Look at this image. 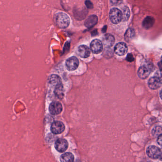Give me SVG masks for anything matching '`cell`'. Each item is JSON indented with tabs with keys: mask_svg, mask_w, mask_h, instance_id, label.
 Masks as SVG:
<instances>
[{
	"mask_svg": "<svg viewBox=\"0 0 162 162\" xmlns=\"http://www.w3.org/2000/svg\"><path fill=\"white\" fill-rule=\"evenodd\" d=\"M152 133L154 136H159L160 135L162 134V128L159 126H157L154 128L152 131Z\"/></svg>",
	"mask_w": 162,
	"mask_h": 162,
	"instance_id": "cell-22",
	"label": "cell"
},
{
	"mask_svg": "<svg viewBox=\"0 0 162 162\" xmlns=\"http://www.w3.org/2000/svg\"><path fill=\"white\" fill-rule=\"evenodd\" d=\"M55 147L60 153L65 152L68 147V143L65 139H58L55 142Z\"/></svg>",
	"mask_w": 162,
	"mask_h": 162,
	"instance_id": "cell-9",
	"label": "cell"
},
{
	"mask_svg": "<svg viewBox=\"0 0 162 162\" xmlns=\"http://www.w3.org/2000/svg\"><path fill=\"white\" fill-rule=\"evenodd\" d=\"M160 97H161V98H162V90H161V92H160Z\"/></svg>",
	"mask_w": 162,
	"mask_h": 162,
	"instance_id": "cell-29",
	"label": "cell"
},
{
	"mask_svg": "<svg viewBox=\"0 0 162 162\" xmlns=\"http://www.w3.org/2000/svg\"><path fill=\"white\" fill-rule=\"evenodd\" d=\"M157 142L159 145L162 146V134L160 135V136H158Z\"/></svg>",
	"mask_w": 162,
	"mask_h": 162,
	"instance_id": "cell-26",
	"label": "cell"
},
{
	"mask_svg": "<svg viewBox=\"0 0 162 162\" xmlns=\"http://www.w3.org/2000/svg\"><path fill=\"white\" fill-rule=\"evenodd\" d=\"M78 55L82 58L86 59L90 55V50L86 45H82L78 48Z\"/></svg>",
	"mask_w": 162,
	"mask_h": 162,
	"instance_id": "cell-10",
	"label": "cell"
},
{
	"mask_svg": "<svg viewBox=\"0 0 162 162\" xmlns=\"http://www.w3.org/2000/svg\"><path fill=\"white\" fill-rule=\"evenodd\" d=\"M85 5L86 6L87 8L88 9H92L93 8V3L90 1H85Z\"/></svg>",
	"mask_w": 162,
	"mask_h": 162,
	"instance_id": "cell-24",
	"label": "cell"
},
{
	"mask_svg": "<svg viewBox=\"0 0 162 162\" xmlns=\"http://www.w3.org/2000/svg\"><path fill=\"white\" fill-rule=\"evenodd\" d=\"M161 84H162V71H157L154 76Z\"/></svg>",
	"mask_w": 162,
	"mask_h": 162,
	"instance_id": "cell-23",
	"label": "cell"
},
{
	"mask_svg": "<svg viewBox=\"0 0 162 162\" xmlns=\"http://www.w3.org/2000/svg\"><path fill=\"white\" fill-rule=\"evenodd\" d=\"M122 15H123V21H126L128 20L130 15V10L129 8L126 6H125L122 9Z\"/></svg>",
	"mask_w": 162,
	"mask_h": 162,
	"instance_id": "cell-20",
	"label": "cell"
},
{
	"mask_svg": "<svg viewBox=\"0 0 162 162\" xmlns=\"http://www.w3.org/2000/svg\"><path fill=\"white\" fill-rule=\"evenodd\" d=\"M155 19L151 16H147L144 19L143 22V26L146 29H148L153 26Z\"/></svg>",
	"mask_w": 162,
	"mask_h": 162,
	"instance_id": "cell-17",
	"label": "cell"
},
{
	"mask_svg": "<svg viewBox=\"0 0 162 162\" xmlns=\"http://www.w3.org/2000/svg\"><path fill=\"white\" fill-rule=\"evenodd\" d=\"M110 21L114 24H118L123 20L122 12L117 8H113L110 11L109 14Z\"/></svg>",
	"mask_w": 162,
	"mask_h": 162,
	"instance_id": "cell-2",
	"label": "cell"
},
{
	"mask_svg": "<svg viewBox=\"0 0 162 162\" xmlns=\"http://www.w3.org/2000/svg\"><path fill=\"white\" fill-rule=\"evenodd\" d=\"M60 160L61 162H73L74 156L71 153H66L61 155Z\"/></svg>",
	"mask_w": 162,
	"mask_h": 162,
	"instance_id": "cell-18",
	"label": "cell"
},
{
	"mask_svg": "<svg viewBox=\"0 0 162 162\" xmlns=\"http://www.w3.org/2000/svg\"><path fill=\"white\" fill-rule=\"evenodd\" d=\"M90 50L94 54H98L103 50V43L98 39H95L91 41Z\"/></svg>",
	"mask_w": 162,
	"mask_h": 162,
	"instance_id": "cell-7",
	"label": "cell"
},
{
	"mask_svg": "<svg viewBox=\"0 0 162 162\" xmlns=\"http://www.w3.org/2000/svg\"><path fill=\"white\" fill-rule=\"evenodd\" d=\"M126 60L128 62H133L134 60V58L133 55L131 53H129V54H127Z\"/></svg>",
	"mask_w": 162,
	"mask_h": 162,
	"instance_id": "cell-25",
	"label": "cell"
},
{
	"mask_svg": "<svg viewBox=\"0 0 162 162\" xmlns=\"http://www.w3.org/2000/svg\"><path fill=\"white\" fill-rule=\"evenodd\" d=\"M50 114L54 115L60 114L62 111V106L60 102L54 101L50 103L49 107Z\"/></svg>",
	"mask_w": 162,
	"mask_h": 162,
	"instance_id": "cell-8",
	"label": "cell"
},
{
	"mask_svg": "<svg viewBox=\"0 0 162 162\" xmlns=\"http://www.w3.org/2000/svg\"><path fill=\"white\" fill-rule=\"evenodd\" d=\"M135 35L134 31L132 29H128L126 31V32L125 35V39L126 41H129L132 39V38L134 37Z\"/></svg>",
	"mask_w": 162,
	"mask_h": 162,
	"instance_id": "cell-21",
	"label": "cell"
},
{
	"mask_svg": "<svg viewBox=\"0 0 162 162\" xmlns=\"http://www.w3.org/2000/svg\"><path fill=\"white\" fill-rule=\"evenodd\" d=\"M102 41L105 47L108 48L114 45L115 40L113 35L110 34H107L103 36Z\"/></svg>",
	"mask_w": 162,
	"mask_h": 162,
	"instance_id": "cell-12",
	"label": "cell"
},
{
	"mask_svg": "<svg viewBox=\"0 0 162 162\" xmlns=\"http://www.w3.org/2000/svg\"><path fill=\"white\" fill-rule=\"evenodd\" d=\"M159 160H161V161H162V152H161V155H160V157H159Z\"/></svg>",
	"mask_w": 162,
	"mask_h": 162,
	"instance_id": "cell-28",
	"label": "cell"
},
{
	"mask_svg": "<svg viewBox=\"0 0 162 162\" xmlns=\"http://www.w3.org/2000/svg\"><path fill=\"white\" fill-rule=\"evenodd\" d=\"M158 65L159 66V69H160V70L162 71V61H160L158 63Z\"/></svg>",
	"mask_w": 162,
	"mask_h": 162,
	"instance_id": "cell-27",
	"label": "cell"
},
{
	"mask_svg": "<svg viewBox=\"0 0 162 162\" xmlns=\"http://www.w3.org/2000/svg\"><path fill=\"white\" fill-rule=\"evenodd\" d=\"M162 149L157 146H149L146 149V154L150 158L152 159H159L161 155Z\"/></svg>",
	"mask_w": 162,
	"mask_h": 162,
	"instance_id": "cell-5",
	"label": "cell"
},
{
	"mask_svg": "<svg viewBox=\"0 0 162 162\" xmlns=\"http://www.w3.org/2000/svg\"><path fill=\"white\" fill-rule=\"evenodd\" d=\"M79 60L77 57L72 56L68 59L66 61V67L69 71H74L79 66Z\"/></svg>",
	"mask_w": 162,
	"mask_h": 162,
	"instance_id": "cell-4",
	"label": "cell"
},
{
	"mask_svg": "<svg viewBox=\"0 0 162 162\" xmlns=\"http://www.w3.org/2000/svg\"><path fill=\"white\" fill-rule=\"evenodd\" d=\"M55 20L57 25L61 29H66L70 24V18L64 12H60L57 13Z\"/></svg>",
	"mask_w": 162,
	"mask_h": 162,
	"instance_id": "cell-1",
	"label": "cell"
},
{
	"mask_svg": "<svg viewBox=\"0 0 162 162\" xmlns=\"http://www.w3.org/2000/svg\"><path fill=\"white\" fill-rule=\"evenodd\" d=\"M54 88V93L55 96L59 99H62L64 96V90L62 83Z\"/></svg>",
	"mask_w": 162,
	"mask_h": 162,
	"instance_id": "cell-14",
	"label": "cell"
},
{
	"mask_svg": "<svg viewBox=\"0 0 162 162\" xmlns=\"http://www.w3.org/2000/svg\"><path fill=\"white\" fill-rule=\"evenodd\" d=\"M65 130V126L62 122L56 121L53 122L51 126L50 130L54 134H60Z\"/></svg>",
	"mask_w": 162,
	"mask_h": 162,
	"instance_id": "cell-6",
	"label": "cell"
},
{
	"mask_svg": "<svg viewBox=\"0 0 162 162\" xmlns=\"http://www.w3.org/2000/svg\"><path fill=\"white\" fill-rule=\"evenodd\" d=\"M148 86L151 89H156L159 88L161 84L154 77L151 78L148 80Z\"/></svg>",
	"mask_w": 162,
	"mask_h": 162,
	"instance_id": "cell-16",
	"label": "cell"
},
{
	"mask_svg": "<svg viewBox=\"0 0 162 162\" xmlns=\"http://www.w3.org/2000/svg\"><path fill=\"white\" fill-rule=\"evenodd\" d=\"M88 13V12L86 10V9H84V10H81L79 11H76L74 12V16H75V18L76 19H78L79 17L80 16V19H79V20H82L83 19L85 18V17L86 16L87 14Z\"/></svg>",
	"mask_w": 162,
	"mask_h": 162,
	"instance_id": "cell-19",
	"label": "cell"
},
{
	"mask_svg": "<svg viewBox=\"0 0 162 162\" xmlns=\"http://www.w3.org/2000/svg\"><path fill=\"white\" fill-rule=\"evenodd\" d=\"M115 52L119 56L125 55L127 51V47L124 42H119L117 43L114 49Z\"/></svg>",
	"mask_w": 162,
	"mask_h": 162,
	"instance_id": "cell-11",
	"label": "cell"
},
{
	"mask_svg": "<svg viewBox=\"0 0 162 162\" xmlns=\"http://www.w3.org/2000/svg\"><path fill=\"white\" fill-rule=\"evenodd\" d=\"M161 61H162V58H161Z\"/></svg>",
	"mask_w": 162,
	"mask_h": 162,
	"instance_id": "cell-30",
	"label": "cell"
},
{
	"mask_svg": "<svg viewBox=\"0 0 162 162\" xmlns=\"http://www.w3.org/2000/svg\"><path fill=\"white\" fill-rule=\"evenodd\" d=\"M49 83L53 87H55L57 85L62 84L61 78L59 75L56 74H52L50 76Z\"/></svg>",
	"mask_w": 162,
	"mask_h": 162,
	"instance_id": "cell-15",
	"label": "cell"
},
{
	"mask_svg": "<svg viewBox=\"0 0 162 162\" xmlns=\"http://www.w3.org/2000/svg\"><path fill=\"white\" fill-rule=\"evenodd\" d=\"M153 65L151 64L142 65L138 70V76L141 79L147 78L153 70Z\"/></svg>",
	"mask_w": 162,
	"mask_h": 162,
	"instance_id": "cell-3",
	"label": "cell"
},
{
	"mask_svg": "<svg viewBox=\"0 0 162 162\" xmlns=\"http://www.w3.org/2000/svg\"><path fill=\"white\" fill-rule=\"evenodd\" d=\"M98 21V18L95 15H90L85 21L84 25L87 28H91L96 25Z\"/></svg>",
	"mask_w": 162,
	"mask_h": 162,
	"instance_id": "cell-13",
	"label": "cell"
}]
</instances>
